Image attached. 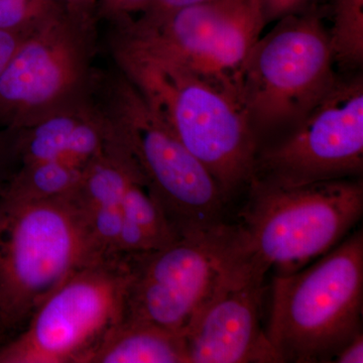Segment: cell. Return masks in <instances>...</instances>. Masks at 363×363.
Wrapping results in <instances>:
<instances>
[{"mask_svg":"<svg viewBox=\"0 0 363 363\" xmlns=\"http://www.w3.org/2000/svg\"><path fill=\"white\" fill-rule=\"evenodd\" d=\"M116 68L210 172L226 201L252 181L257 135L238 97L178 60L114 28Z\"/></svg>","mask_w":363,"mask_h":363,"instance_id":"1","label":"cell"},{"mask_svg":"<svg viewBox=\"0 0 363 363\" xmlns=\"http://www.w3.org/2000/svg\"><path fill=\"white\" fill-rule=\"evenodd\" d=\"M95 101L123 152L179 238L224 224L227 202L213 176L116 68L99 73Z\"/></svg>","mask_w":363,"mask_h":363,"instance_id":"2","label":"cell"},{"mask_svg":"<svg viewBox=\"0 0 363 363\" xmlns=\"http://www.w3.org/2000/svg\"><path fill=\"white\" fill-rule=\"evenodd\" d=\"M75 192L32 200L0 189V324L4 331L26 325L72 274L105 259Z\"/></svg>","mask_w":363,"mask_h":363,"instance_id":"3","label":"cell"},{"mask_svg":"<svg viewBox=\"0 0 363 363\" xmlns=\"http://www.w3.org/2000/svg\"><path fill=\"white\" fill-rule=\"evenodd\" d=\"M250 199L235 226L236 250L267 274H291L328 252L363 214L359 178L272 187L250 182Z\"/></svg>","mask_w":363,"mask_h":363,"instance_id":"4","label":"cell"},{"mask_svg":"<svg viewBox=\"0 0 363 363\" xmlns=\"http://www.w3.org/2000/svg\"><path fill=\"white\" fill-rule=\"evenodd\" d=\"M363 233L272 283L267 335L281 363L333 362L362 332Z\"/></svg>","mask_w":363,"mask_h":363,"instance_id":"5","label":"cell"},{"mask_svg":"<svg viewBox=\"0 0 363 363\" xmlns=\"http://www.w3.org/2000/svg\"><path fill=\"white\" fill-rule=\"evenodd\" d=\"M324 16L317 4L286 16L250 52L238 98L257 135L292 128L337 80Z\"/></svg>","mask_w":363,"mask_h":363,"instance_id":"6","label":"cell"},{"mask_svg":"<svg viewBox=\"0 0 363 363\" xmlns=\"http://www.w3.org/2000/svg\"><path fill=\"white\" fill-rule=\"evenodd\" d=\"M96 20L65 9L23 40L0 75V128L21 130L92 96Z\"/></svg>","mask_w":363,"mask_h":363,"instance_id":"7","label":"cell"},{"mask_svg":"<svg viewBox=\"0 0 363 363\" xmlns=\"http://www.w3.org/2000/svg\"><path fill=\"white\" fill-rule=\"evenodd\" d=\"M130 267L125 255L79 269L0 345V363H87L125 312Z\"/></svg>","mask_w":363,"mask_h":363,"instance_id":"8","label":"cell"},{"mask_svg":"<svg viewBox=\"0 0 363 363\" xmlns=\"http://www.w3.org/2000/svg\"><path fill=\"white\" fill-rule=\"evenodd\" d=\"M363 171V77L338 76L281 142L257 152L252 181L272 187L359 178Z\"/></svg>","mask_w":363,"mask_h":363,"instance_id":"9","label":"cell"},{"mask_svg":"<svg viewBox=\"0 0 363 363\" xmlns=\"http://www.w3.org/2000/svg\"><path fill=\"white\" fill-rule=\"evenodd\" d=\"M234 225L181 236L160 250L125 255L130 279L123 317L183 334L233 255Z\"/></svg>","mask_w":363,"mask_h":363,"instance_id":"10","label":"cell"},{"mask_svg":"<svg viewBox=\"0 0 363 363\" xmlns=\"http://www.w3.org/2000/svg\"><path fill=\"white\" fill-rule=\"evenodd\" d=\"M264 278L234 245L214 288L184 329L189 363H281L260 322Z\"/></svg>","mask_w":363,"mask_h":363,"instance_id":"11","label":"cell"},{"mask_svg":"<svg viewBox=\"0 0 363 363\" xmlns=\"http://www.w3.org/2000/svg\"><path fill=\"white\" fill-rule=\"evenodd\" d=\"M109 138L108 125L92 94L18 130V164L55 161L87 168L104 154Z\"/></svg>","mask_w":363,"mask_h":363,"instance_id":"12","label":"cell"},{"mask_svg":"<svg viewBox=\"0 0 363 363\" xmlns=\"http://www.w3.org/2000/svg\"><path fill=\"white\" fill-rule=\"evenodd\" d=\"M135 176L140 177L128 157L109 140L104 154L87 167L76 190L93 241L104 257L118 255L123 197Z\"/></svg>","mask_w":363,"mask_h":363,"instance_id":"13","label":"cell"},{"mask_svg":"<svg viewBox=\"0 0 363 363\" xmlns=\"http://www.w3.org/2000/svg\"><path fill=\"white\" fill-rule=\"evenodd\" d=\"M87 363H189L183 334L123 317L98 344Z\"/></svg>","mask_w":363,"mask_h":363,"instance_id":"14","label":"cell"},{"mask_svg":"<svg viewBox=\"0 0 363 363\" xmlns=\"http://www.w3.org/2000/svg\"><path fill=\"white\" fill-rule=\"evenodd\" d=\"M118 255L160 250L178 240L140 177L131 179L123 202Z\"/></svg>","mask_w":363,"mask_h":363,"instance_id":"15","label":"cell"},{"mask_svg":"<svg viewBox=\"0 0 363 363\" xmlns=\"http://www.w3.org/2000/svg\"><path fill=\"white\" fill-rule=\"evenodd\" d=\"M87 168L45 161L20 164L4 190L25 199H49L75 192Z\"/></svg>","mask_w":363,"mask_h":363,"instance_id":"16","label":"cell"},{"mask_svg":"<svg viewBox=\"0 0 363 363\" xmlns=\"http://www.w3.org/2000/svg\"><path fill=\"white\" fill-rule=\"evenodd\" d=\"M329 39L334 63L346 73L363 64V0H330Z\"/></svg>","mask_w":363,"mask_h":363,"instance_id":"17","label":"cell"},{"mask_svg":"<svg viewBox=\"0 0 363 363\" xmlns=\"http://www.w3.org/2000/svg\"><path fill=\"white\" fill-rule=\"evenodd\" d=\"M150 0H98L97 18H104L117 26L140 16Z\"/></svg>","mask_w":363,"mask_h":363,"instance_id":"18","label":"cell"},{"mask_svg":"<svg viewBox=\"0 0 363 363\" xmlns=\"http://www.w3.org/2000/svg\"><path fill=\"white\" fill-rule=\"evenodd\" d=\"M18 130L0 128V189L9 180L18 167L16 152Z\"/></svg>","mask_w":363,"mask_h":363,"instance_id":"19","label":"cell"},{"mask_svg":"<svg viewBox=\"0 0 363 363\" xmlns=\"http://www.w3.org/2000/svg\"><path fill=\"white\" fill-rule=\"evenodd\" d=\"M313 0H260L267 23L298 13L311 6Z\"/></svg>","mask_w":363,"mask_h":363,"instance_id":"20","label":"cell"},{"mask_svg":"<svg viewBox=\"0 0 363 363\" xmlns=\"http://www.w3.org/2000/svg\"><path fill=\"white\" fill-rule=\"evenodd\" d=\"M204 1L208 0H150L147 9L135 18H147V20L157 18L182 7Z\"/></svg>","mask_w":363,"mask_h":363,"instance_id":"21","label":"cell"},{"mask_svg":"<svg viewBox=\"0 0 363 363\" xmlns=\"http://www.w3.org/2000/svg\"><path fill=\"white\" fill-rule=\"evenodd\" d=\"M32 33H14L0 30V75L23 40Z\"/></svg>","mask_w":363,"mask_h":363,"instance_id":"22","label":"cell"},{"mask_svg":"<svg viewBox=\"0 0 363 363\" xmlns=\"http://www.w3.org/2000/svg\"><path fill=\"white\" fill-rule=\"evenodd\" d=\"M336 363H362L363 362V334L358 333L352 340L350 341L339 351L334 358Z\"/></svg>","mask_w":363,"mask_h":363,"instance_id":"23","label":"cell"},{"mask_svg":"<svg viewBox=\"0 0 363 363\" xmlns=\"http://www.w3.org/2000/svg\"><path fill=\"white\" fill-rule=\"evenodd\" d=\"M59 1L70 11L96 16L98 0H59Z\"/></svg>","mask_w":363,"mask_h":363,"instance_id":"24","label":"cell"},{"mask_svg":"<svg viewBox=\"0 0 363 363\" xmlns=\"http://www.w3.org/2000/svg\"><path fill=\"white\" fill-rule=\"evenodd\" d=\"M9 1H43V0H9Z\"/></svg>","mask_w":363,"mask_h":363,"instance_id":"25","label":"cell"},{"mask_svg":"<svg viewBox=\"0 0 363 363\" xmlns=\"http://www.w3.org/2000/svg\"><path fill=\"white\" fill-rule=\"evenodd\" d=\"M4 329L2 328L1 324H0V336H1V334L4 333ZM1 345V344H0Z\"/></svg>","mask_w":363,"mask_h":363,"instance_id":"26","label":"cell"}]
</instances>
